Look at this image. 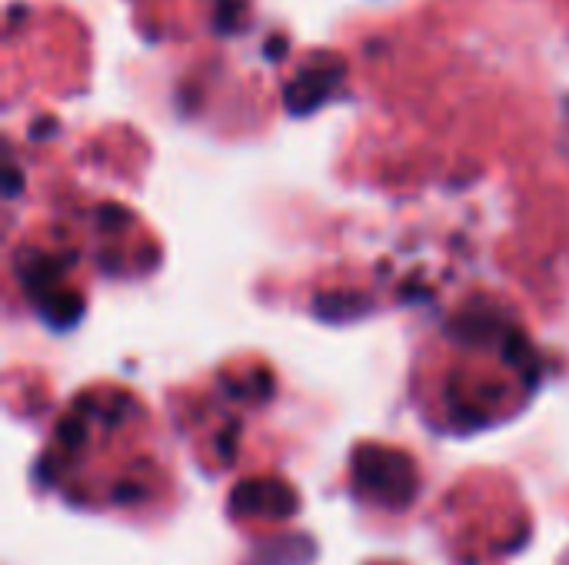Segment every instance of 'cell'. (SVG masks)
<instances>
[{
  "mask_svg": "<svg viewBox=\"0 0 569 565\" xmlns=\"http://www.w3.org/2000/svg\"><path fill=\"white\" fill-rule=\"evenodd\" d=\"M297 513V493L283 480H243L230 493L233 519H287Z\"/></svg>",
  "mask_w": 569,
  "mask_h": 565,
  "instance_id": "cell-3",
  "label": "cell"
},
{
  "mask_svg": "<svg viewBox=\"0 0 569 565\" xmlns=\"http://www.w3.org/2000/svg\"><path fill=\"white\" fill-rule=\"evenodd\" d=\"M283 47H287V40H283V37H277V40L270 43V57H273V60H280V53H283Z\"/></svg>",
  "mask_w": 569,
  "mask_h": 565,
  "instance_id": "cell-5",
  "label": "cell"
},
{
  "mask_svg": "<svg viewBox=\"0 0 569 565\" xmlns=\"http://www.w3.org/2000/svg\"><path fill=\"white\" fill-rule=\"evenodd\" d=\"M17 186H20V176H17L13 167H7V196H17V193H20Z\"/></svg>",
  "mask_w": 569,
  "mask_h": 565,
  "instance_id": "cell-4",
  "label": "cell"
},
{
  "mask_svg": "<svg viewBox=\"0 0 569 565\" xmlns=\"http://www.w3.org/2000/svg\"><path fill=\"white\" fill-rule=\"evenodd\" d=\"M343 80H347V63H343L340 57H330V53L313 57V60L303 63V67L293 73V80L287 83L283 103H287V110H290L293 117H307V113H313L317 107H323L330 97H337L340 87H343Z\"/></svg>",
  "mask_w": 569,
  "mask_h": 565,
  "instance_id": "cell-2",
  "label": "cell"
},
{
  "mask_svg": "<svg viewBox=\"0 0 569 565\" xmlns=\"http://www.w3.org/2000/svg\"><path fill=\"white\" fill-rule=\"evenodd\" d=\"M353 493L380 509H407L420 493V473L417 463L393 446L367 443L357 446L350 460Z\"/></svg>",
  "mask_w": 569,
  "mask_h": 565,
  "instance_id": "cell-1",
  "label": "cell"
},
{
  "mask_svg": "<svg viewBox=\"0 0 569 565\" xmlns=\"http://www.w3.org/2000/svg\"><path fill=\"white\" fill-rule=\"evenodd\" d=\"M563 147H567V153H569V120H567V137H563Z\"/></svg>",
  "mask_w": 569,
  "mask_h": 565,
  "instance_id": "cell-6",
  "label": "cell"
}]
</instances>
